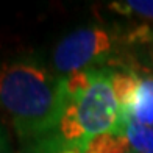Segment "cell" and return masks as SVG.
<instances>
[{"mask_svg":"<svg viewBox=\"0 0 153 153\" xmlns=\"http://www.w3.org/2000/svg\"><path fill=\"white\" fill-rule=\"evenodd\" d=\"M67 102L64 78L33 62L0 66V105L22 139H36L58 127Z\"/></svg>","mask_w":153,"mask_h":153,"instance_id":"obj_1","label":"cell"},{"mask_svg":"<svg viewBox=\"0 0 153 153\" xmlns=\"http://www.w3.org/2000/svg\"><path fill=\"white\" fill-rule=\"evenodd\" d=\"M75 102L76 117L88 137L102 133H123L130 117L122 111L111 88L109 75L95 72L89 89Z\"/></svg>","mask_w":153,"mask_h":153,"instance_id":"obj_2","label":"cell"},{"mask_svg":"<svg viewBox=\"0 0 153 153\" xmlns=\"http://www.w3.org/2000/svg\"><path fill=\"white\" fill-rule=\"evenodd\" d=\"M113 50V36L100 27H86L64 36L53 50V66L58 72L86 71L94 62L106 58Z\"/></svg>","mask_w":153,"mask_h":153,"instance_id":"obj_3","label":"cell"},{"mask_svg":"<svg viewBox=\"0 0 153 153\" xmlns=\"http://www.w3.org/2000/svg\"><path fill=\"white\" fill-rule=\"evenodd\" d=\"M128 117L153 127V76L141 78L136 95L128 108Z\"/></svg>","mask_w":153,"mask_h":153,"instance_id":"obj_4","label":"cell"},{"mask_svg":"<svg viewBox=\"0 0 153 153\" xmlns=\"http://www.w3.org/2000/svg\"><path fill=\"white\" fill-rule=\"evenodd\" d=\"M83 153H134L123 133H102L89 137Z\"/></svg>","mask_w":153,"mask_h":153,"instance_id":"obj_5","label":"cell"},{"mask_svg":"<svg viewBox=\"0 0 153 153\" xmlns=\"http://www.w3.org/2000/svg\"><path fill=\"white\" fill-rule=\"evenodd\" d=\"M109 81L117 103L120 105L123 113L128 116V108L136 95L141 76H137L133 72H116L109 75Z\"/></svg>","mask_w":153,"mask_h":153,"instance_id":"obj_6","label":"cell"},{"mask_svg":"<svg viewBox=\"0 0 153 153\" xmlns=\"http://www.w3.org/2000/svg\"><path fill=\"white\" fill-rule=\"evenodd\" d=\"M125 136L134 153H153V128L134 119H128Z\"/></svg>","mask_w":153,"mask_h":153,"instance_id":"obj_7","label":"cell"},{"mask_svg":"<svg viewBox=\"0 0 153 153\" xmlns=\"http://www.w3.org/2000/svg\"><path fill=\"white\" fill-rule=\"evenodd\" d=\"M111 10L123 16L134 14L145 20H153V0H127V2H113Z\"/></svg>","mask_w":153,"mask_h":153,"instance_id":"obj_8","label":"cell"},{"mask_svg":"<svg viewBox=\"0 0 153 153\" xmlns=\"http://www.w3.org/2000/svg\"><path fill=\"white\" fill-rule=\"evenodd\" d=\"M0 153H13L10 150V145L8 142H6V139H5V134L0 131Z\"/></svg>","mask_w":153,"mask_h":153,"instance_id":"obj_9","label":"cell"},{"mask_svg":"<svg viewBox=\"0 0 153 153\" xmlns=\"http://www.w3.org/2000/svg\"><path fill=\"white\" fill-rule=\"evenodd\" d=\"M58 153H83L80 149H66V150H59Z\"/></svg>","mask_w":153,"mask_h":153,"instance_id":"obj_10","label":"cell"},{"mask_svg":"<svg viewBox=\"0 0 153 153\" xmlns=\"http://www.w3.org/2000/svg\"><path fill=\"white\" fill-rule=\"evenodd\" d=\"M152 128H153V127H152Z\"/></svg>","mask_w":153,"mask_h":153,"instance_id":"obj_11","label":"cell"}]
</instances>
